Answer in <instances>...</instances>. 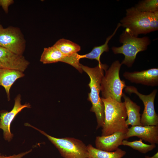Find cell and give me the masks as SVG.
Here are the masks:
<instances>
[{"label": "cell", "instance_id": "1", "mask_svg": "<svg viewBox=\"0 0 158 158\" xmlns=\"http://www.w3.org/2000/svg\"><path fill=\"white\" fill-rule=\"evenodd\" d=\"M83 71L89 76L90 81L88 84L90 91L88 94V100L92 104L90 111L95 113L97 119L96 129L102 127L104 122V107L99 96L101 83L104 75V72L108 66L101 63L95 67L91 68L81 64Z\"/></svg>", "mask_w": 158, "mask_h": 158}, {"label": "cell", "instance_id": "2", "mask_svg": "<svg viewBox=\"0 0 158 158\" xmlns=\"http://www.w3.org/2000/svg\"><path fill=\"white\" fill-rule=\"evenodd\" d=\"M126 16L120 21L121 26L133 35L138 37L158 29V11L154 13L140 11L134 6L127 9Z\"/></svg>", "mask_w": 158, "mask_h": 158}, {"label": "cell", "instance_id": "3", "mask_svg": "<svg viewBox=\"0 0 158 158\" xmlns=\"http://www.w3.org/2000/svg\"><path fill=\"white\" fill-rule=\"evenodd\" d=\"M101 98L104 107V120L101 136L116 132L126 133L128 127L126 123L127 115L124 102H119L111 97Z\"/></svg>", "mask_w": 158, "mask_h": 158}, {"label": "cell", "instance_id": "4", "mask_svg": "<svg viewBox=\"0 0 158 158\" xmlns=\"http://www.w3.org/2000/svg\"><path fill=\"white\" fill-rule=\"evenodd\" d=\"M119 41L122 45L119 47H113L112 51L115 54H123L124 58L121 63L129 68L132 66L137 54L146 50L151 42L149 37H135L126 29L120 36Z\"/></svg>", "mask_w": 158, "mask_h": 158}, {"label": "cell", "instance_id": "5", "mask_svg": "<svg viewBox=\"0 0 158 158\" xmlns=\"http://www.w3.org/2000/svg\"><path fill=\"white\" fill-rule=\"evenodd\" d=\"M118 60L112 63L110 67L105 71L101 83L102 98L111 97L121 102L123 89L126 85L125 81L120 77V70L122 66Z\"/></svg>", "mask_w": 158, "mask_h": 158}, {"label": "cell", "instance_id": "6", "mask_svg": "<svg viewBox=\"0 0 158 158\" xmlns=\"http://www.w3.org/2000/svg\"><path fill=\"white\" fill-rule=\"evenodd\" d=\"M25 125L34 128L46 136L64 158H87V147L81 140L73 138H55L28 123H25Z\"/></svg>", "mask_w": 158, "mask_h": 158}, {"label": "cell", "instance_id": "7", "mask_svg": "<svg viewBox=\"0 0 158 158\" xmlns=\"http://www.w3.org/2000/svg\"><path fill=\"white\" fill-rule=\"evenodd\" d=\"M0 46L14 54L23 55L26 41L20 29L13 26L0 29Z\"/></svg>", "mask_w": 158, "mask_h": 158}, {"label": "cell", "instance_id": "8", "mask_svg": "<svg viewBox=\"0 0 158 158\" xmlns=\"http://www.w3.org/2000/svg\"><path fill=\"white\" fill-rule=\"evenodd\" d=\"M125 91L127 93L136 95L142 101L144 109L141 115L140 122L142 126H158V115L156 113L154 101L157 90L155 89L150 94L144 95L140 93L137 88L132 86H126Z\"/></svg>", "mask_w": 158, "mask_h": 158}, {"label": "cell", "instance_id": "9", "mask_svg": "<svg viewBox=\"0 0 158 158\" xmlns=\"http://www.w3.org/2000/svg\"><path fill=\"white\" fill-rule=\"evenodd\" d=\"M21 96L18 94L15 99L13 107L11 111L8 112L2 111L0 112V129L3 132L4 139L10 141L13 137L10 130L11 123L16 115L24 108H30V105L29 103L22 105L21 103Z\"/></svg>", "mask_w": 158, "mask_h": 158}, {"label": "cell", "instance_id": "10", "mask_svg": "<svg viewBox=\"0 0 158 158\" xmlns=\"http://www.w3.org/2000/svg\"><path fill=\"white\" fill-rule=\"evenodd\" d=\"M30 62L23 55L14 54L0 46V68L24 72Z\"/></svg>", "mask_w": 158, "mask_h": 158}, {"label": "cell", "instance_id": "11", "mask_svg": "<svg viewBox=\"0 0 158 158\" xmlns=\"http://www.w3.org/2000/svg\"><path fill=\"white\" fill-rule=\"evenodd\" d=\"M40 61L44 64L63 62L75 68L77 67L79 64V59L77 54L71 56H66L53 45L44 49Z\"/></svg>", "mask_w": 158, "mask_h": 158}, {"label": "cell", "instance_id": "12", "mask_svg": "<svg viewBox=\"0 0 158 158\" xmlns=\"http://www.w3.org/2000/svg\"><path fill=\"white\" fill-rule=\"evenodd\" d=\"M123 77L132 83L154 87L158 85V68H153L140 71L125 72Z\"/></svg>", "mask_w": 158, "mask_h": 158}, {"label": "cell", "instance_id": "13", "mask_svg": "<svg viewBox=\"0 0 158 158\" xmlns=\"http://www.w3.org/2000/svg\"><path fill=\"white\" fill-rule=\"evenodd\" d=\"M126 136V140L136 136L151 144H158V125L131 126L128 128Z\"/></svg>", "mask_w": 158, "mask_h": 158}, {"label": "cell", "instance_id": "14", "mask_svg": "<svg viewBox=\"0 0 158 158\" xmlns=\"http://www.w3.org/2000/svg\"><path fill=\"white\" fill-rule=\"evenodd\" d=\"M126 139V133L116 132L106 136H97L95 140L96 148L101 150L111 152L116 150Z\"/></svg>", "mask_w": 158, "mask_h": 158}, {"label": "cell", "instance_id": "15", "mask_svg": "<svg viewBox=\"0 0 158 158\" xmlns=\"http://www.w3.org/2000/svg\"><path fill=\"white\" fill-rule=\"evenodd\" d=\"M122 97L124 99L123 102L128 117L126 121L127 126L130 125L132 126H142L140 122V107L123 93Z\"/></svg>", "mask_w": 158, "mask_h": 158}, {"label": "cell", "instance_id": "16", "mask_svg": "<svg viewBox=\"0 0 158 158\" xmlns=\"http://www.w3.org/2000/svg\"><path fill=\"white\" fill-rule=\"evenodd\" d=\"M23 72L16 70L0 68V86L3 87L6 92L8 101L10 99V89L18 79L24 77Z\"/></svg>", "mask_w": 158, "mask_h": 158}, {"label": "cell", "instance_id": "17", "mask_svg": "<svg viewBox=\"0 0 158 158\" xmlns=\"http://www.w3.org/2000/svg\"><path fill=\"white\" fill-rule=\"evenodd\" d=\"M88 151L87 158H122L126 154V152L118 148L111 152L98 149L91 144L87 146Z\"/></svg>", "mask_w": 158, "mask_h": 158}, {"label": "cell", "instance_id": "18", "mask_svg": "<svg viewBox=\"0 0 158 158\" xmlns=\"http://www.w3.org/2000/svg\"><path fill=\"white\" fill-rule=\"evenodd\" d=\"M121 26L120 23H118L113 33L107 38L104 44L99 46L94 47L90 52L82 55V59L87 58L92 60L95 59L98 61L99 64H101L102 63L100 60V58L101 55L104 52H107L109 51L108 43L111 39L115 35L118 28Z\"/></svg>", "mask_w": 158, "mask_h": 158}, {"label": "cell", "instance_id": "19", "mask_svg": "<svg viewBox=\"0 0 158 158\" xmlns=\"http://www.w3.org/2000/svg\"><path fill=\"white\" fill-rule=\"evenodd\" d=\"M62 54L66 56H72L81 49L78 44L68 40L62 38L59 40L53 45Z\"/></svg>", "mask_w": 158, "mask_h": 158}, {"label": "cell", "instance_id": "20", "mask_svg": "<svg viewBox=\"0 0 158 158\" xmlns=\"http://www.w3.org/2000/svg\"><path fill=\"white\" fill-rule=\"evenodd\" d=\"M142 141L141 139H140L139 140L131 142L124 140L122 142L121 145L129 146L143 154H145L152 151L156 147L155 144H147L142 142Z\"/></svg>", "mask_w": 158, "mask_h": 158}, {"label": "cell", "instance_id": "21", "mask_svg": "<svg viewBox=\"0 0 158 158\" xmlns=\"http://www.w3.org/2000/svg\"><path fill=\"white\" fill-rule=\"evenodd\" d=\"M134 7L140 11L154 13L158 11V1L142 0L139 2Z\"/></svg>", "mask_w": 158, "mask_h": 158}, {"label": "cell", "instance_id": "22", "mask_svg": "<svg viewBox=\"0 0 158 158\" xmlns=\"http://www.w3.org/2000/svg\"><path fill=\"white\" fill-rule=\"evenodd\" d=\"M13 0H0V6L6 13L8 12L9 6L14 3Z\"/></svg>", "mask_w": 158, "mask_h": 158}, {"label": "cell", "instance_id": "23", "mask_svg": "<svg viewBox=\"0 0 158 158\" xmlns=\"http://www.w3.org/2000/svg\"><path fill=\"white\" fill-rule=\"evenodd\" d=\"M30 150L26 152H22L18 154H14L9 156H6L4 155H0V158H22L24 156L28 154L32 151Z\"/></svg>", "mask_w": 158, "mask_h": 158}, {"label": "cell", "instance_id": "24", "mask_svg": "<svg viewBox=\"0 0 158 158\" xmlns=\"http://www.w3.org/2000/svg\"><path fill=\"white\" fill-rule=\"evenodd\" d=\"M144 158H158V152H157L152 157H150L148 156H145Z\"/></svg>", "mask_w": 158, "mask_h": 158}, {"label": "cell", "instance_id": "25", "mask_svg": "<svg viewBox=\"0 0 158 158\" xmlns=\"http://www.w3.org/2000/svg\"><path fill=\"white\" fill-rule=\"evenodd\" d=\"M3 28V27H2L1 25V24L0 23V29Z\"/></svg>", "mask_w": 158, "mask_h": 158}, {"label": "cell", "instance_id": "26", "mask_svg": "<svg viewBox=\"0 0 158 158\" xmlns=\"http://www.w3.org/2000/svg\"></svg>", "mask_w": 158, "mask_h": 158}]
</instances>
